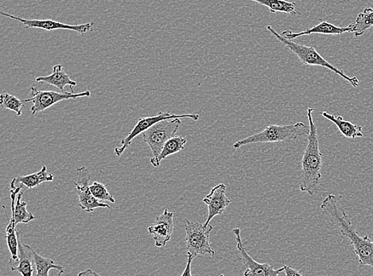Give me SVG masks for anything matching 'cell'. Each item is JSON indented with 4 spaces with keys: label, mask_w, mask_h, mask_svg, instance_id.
<instances>
[{
    "label": "cell",
    "mask_w": 373,
    "mask_h": 276,
    "mask_svg": "<svg viewBox=\"0 0 373 276\" xmlns=\"http://www.w3.org/2000/svg\"><path fill=\"white\" fill-rule=\"evenodd\" d=\"M78 181L75 182V191L78 192L80 209L92 212L98 208L112 209L109 205L101 203L91 192L89 183L91 175L88 169L80 168L78 170Z\"/></svg>",
    "instance_id": "cell-10"
},
{
    "label": "cell",
    "mask_w": 373,
    "mask_h": 276,
    "mask_svg": "<svg viewBox=\"0 0 373 276\" xmlns=\"http://www.w3.org/2000/svg\"><path fill=\"white\" fill-rule=\"evenodd\" d=\"M24 103L23 101H20L16 96L7 93H4L0 96V105L3 108L15 112L18 117L22 116V111L23 107H24Z\"/></svg>",
    "instance_id": "cell-25"
},
{
    "label": "cell",
    "mask_w": 373,
    "mask_h": 276,
    "mask_svg": "<svg viewBox=\"0 0 373 276\" xmlns=\"http://www.w3.org/2000/svg\"><path fill=\"white\" fill-rule=\"evenodd\" d=\"M226 188L224 183H220L202 200L203 203L208 205V217L204 223L206 226L211 224L214 217L223 215L227 207L231 204L232 200L225 194Z\"/></svg>",
    "instance_id": "cell-13"
},
{
    "label": "cell",
    "mask_w": 373,
    "mask_h": 276,
    "mask_svg": "<svg viewBox=\"0 0 373 276\" xmlns=\"http://www.w3.org/2000/svg\"><path fill=\"white\" fill-rule=\"evenodd\" d=\"M355 37L363 36L367 30L373 27V9L366 8L358 15L357 20L351 24Z\"/></svg>",
    "instance_id": "cell-22"
},
{
    "label": "cell",
    "mask_w": 373,
    "mask_h": 276,
    "mask_svg": "<svg viewBox=\"0 0 373 276\" xmlns=\"http://www.w3.org/2000/svg\"><path fill=\"white\" fill-rule=\"evenodd\" d=\"M321 208L330 218L331 223L339 229L344 237L351 241L360 266L373 268V240L367 235L363 238L360 237L346 212L338 205L335 195L328 194L323 201Z\"/></svg>",
    "instance_id": "cell-1"
},
{
    "label": "cell",
    "mask_w": 373,
    "mask_h": 276,
    "mask_svg": "<svg viewBox=\"0 0 373 276\" xmlns=\"http://www.w3.org/2000/svg\"><path fill=\"white\" fill-rule=\"evenodd\" d=\"M314 108L307 109V118L310 132L307 136V145L302 159V178L300 191L314 195L319 191V183L322 178L323 153L320 151L318 129L314 122Z\"/></svg>",
    "instance_id": "cell-2"
},
{
    "label": "cell",
    "mask_w": 373,
    "mask_h": 276,
    "mask_svg": "<svg viewBox=\"0 0 373 276\" xmlns=\"http://www.w3.org/2000/svg\"><path fill=\"white\" fill-rule=\"evenodd\" d=\"M182 124L180 118L164 119L151 126L149 129L142 133L143 139L147 143L153 153L150 164L155 168H159L158 159L165 143L176 136L179 126Z\"/></svg>",
    "instance_id": "cell-5"
},
{
    "label": "cell",
    "mask_w": 373,
    "mask_h": 276,
    "mask_svg": "<svg viewBox=\"0 0 373 276\" xmlns=\"http://www.w3.org/2000/svg\"><path fill=\"white\" fill-rule=\"evenodd\" d=\"M6 216L8 218V226L6 229V239L10 252L11 259L10 263L19 261V232L16 230L15 218L11 217L9 219L8 215L6 212Z\"/></svg>",
    "instance_id": "cell-19"
},
{
    "label": "cell",
    "mask_w": 373,
    "mask_h": 276,
    "mask_svg": "<svg viewBox=\"0 0 373 276\" xmlns=\"http://www.w3.org/2000/svg\"><path fill=\"white\" fill-rule=\"evenodd\" d=\"M232 232L235 235L237 249L239 252V254L241 256L244 266L246 268V271L244 273V275L278 276L285 275L283 273V266L281 268L276 270L268 263H260L255 261L248 254L246 249V244L243 243L241 229L235 228H233Z\"/></svg>",
    "instance_id": "cell-9"
},
{
    "label": "cell",
    "mask_w": 373,
    "mask_h": 276,
    "mask_svg": "<svg viewBox=\"0 0 373 276\" xmlns=\"http://www.w3.org/2000/svg\"><path fill=\"white\" fill-rule=\"evenodd\" d=\"M16 182L13 180V182L10 183V198H11V212L15 218V226L19 225V224H27L34 219V216L32 215V212H28L27 210V203L22 201V197L23 193H24V189L21 191L22 185L20 187H15Z\"/></svg>",
    "instance_id": "cell-14"
},
{
    "label": "cell",
    "mask_w": 373,
    "mask_h": 276,
    "mask_svg": "<svg viewBox=\"0 0 373 276\" xmlns=\"http://www.w3.org/2000/svg\"><path fill=\"white\" fill-rule=\"evenodd\" d=\"M267 30L273 34V36H275L279 42L283 43L286 48H288L293 52V53L298 57L302 65L328 68L331 71L337 73V75L348 80L353 87H358L359 80L357 77H349L343 71L338 70L337 68L326 61L314 47H307V45L294 43L293 41H291V40L284 38L282 34H279L277 31L274 30L272 26H267Z\"/></svg>",
    "instance_id": "cell-3"
},
{
    "label": "cell",
    "mask_w": 373,
    "mask_h": 276,
    "mask_svg": "<svg viewBox=\"0 0 373 276\" xmlns=\"http://www.w3.org/2000/svg\"><path fill=\"white\" fill-rule=\"evenodd\" d=\"M31 95V99L23 100V102H32L31 111L34 116L38 112L46 110L58 102L71 99L76 100L81 99V97H89L91 96V93L90 90L79 94L71 93H71H68V92L57 93L55 91H42L32 87Z\"/></svg>",
    "instance_id": "cell-7"
},
{
    "label": "cell",
    "mask_w": 373,
    "mask_h": 276,
    "mask_svg": "<svg viewBox=\"0 0 373 276\" xmlns=\"http://www.w3.org/2000/svg\"><path fill=\"white\" fill-rule=\"evenodd\" d=\"M0 14L8 17L13 20L19 21L25 26L26 29L38 28L48 31H53L56 30H68L76 31L84 36L87 32L92 31L93 22H86L84 24L80 25H69L64 24L61 22H57L52 20H25L20 18L15 15H10L8 13L0 11Z\"/></svg>",
    "instance_id": "cell-11"
},
{
    "label": "cell",
    "mask_w": 373,
    "mask_h": 276,
    "mask_svg": "<svg viewBox=\"0 0 373 276\" xmlns=\"http://www.w3.org/2000/svg\"><path fill=\"white\" fill-rule=\"evenodd\" d=\"M309 132H310V128L301 122L290 125L271 124L259 133L237 141L233 145V148L239 149L251 143L295 140L300 136H307Z\"/></svg>",
    "instance_id": "cell-4"
},
{
    "label": "cell",
    "mask_w": 373,
    "mask_h": 276,
    "mask_svg": "<svg viewBox=\"0 0 373 276\" xmlns=\"http://www.w3.org/2000/svg\"><path fill=\"white\" fill-rule=\"evenodd\" d=\"M185 228L188 255L194 259L199 256H215V251L211 244V233L213 229L211 224L206 226L205 224L186 221Z\"/></svg>",
    "instance_id": "cell-6"
},
{
    "label": "cell",
    "mask_w": 373,
    "mask_h": 276,
    "mask_svg": "<svg viewBox=\"0 0 373 276\" xmlns=\"http://www.w3.org/2000/svg\"><path fill=\"white\" fill-rule=\"evenodd\" d=\"M37 82H45L55 86V87L59 89L61 92H65L66 85L69 86L71 89V93H74L73 87L77 86L78 83L72 80L65 71H63L62 65H56L53 68V73L49 76L38 77L36 78Z\"/></svg>",
    "instance_id": "cell-17"
},
{
    "label": "cell",
    "mask_w": 373,
    "mask_h": 276,
    "mask_svg": "<svg viewBox=\"0 0 373 276\" xmlns=\"http://www.w3.org/2000/svg\"><path fill=\"white\" fill-rule=\"evenodd\" d=\"M252 1L265 6L270 9L272 14L277 13H288L293 15L300 14L295 8L296 3L286 1V0H252Z\"/></svg>",
    "instance_id": "cell-21"
},
{
    "label": "cell",
    "mask_w": 373,
    "mask_h": 276,
    "mask_svg": "<svg viewBox=\"0 0 373 276\" xmlns=\"http://www.w3.org/2000/svg\"><path fill=\"white\" fill-rule=\"evenodd\" d=\"M193 260H194L193 257H192L190 255H188V264H186V267L185 268V271H184V273L182 275L183 276L192 275V273H191V263H192V261H193Z\"/></svg>",
    "instance_id": "cell-28"
},
{
    "label": "cell",
    "mask_w": 373,
    "mask_h": 276,
    "mask_svg": "<svg viewBox=\"0 0 373 276\" xmlns=\"http://www.w3.org/2000/svg\"><path fill=\"white\" fill-rule=\"evenodd\" d=\"M321 114L324 118L333 122L339 129L341 133L348 139L356 140L357 138L364 136L363 126L348 122V120L344 119L342 117L336 116L335 114H330L326 112H321Z\"/></svg>",
    "instance_id": "cell-18"
},
{
    "label": "cell",
    "mask_w": 373,
    "mask_h": 276,
    "mask_svg": "<svg viewBox=\"0 0 373 276\" xmlns=\"http://www.w3.org/2000/svg\"><path fill=\"white\" fill-rule=\"evenodd\" d=\"M347 32L353 33V28L351 25L346 27H341L330 24V22L326 21H322L316 27L308 28L307 30L299 33H295L289 30L284 31L282 33V36L286 38L293 40L301 36H310L312 34H332V36H335V34H342Z\"/></svg>",
    "instance_id": "cell-15"
},
{
    "label": "cell",
    "mask_w": 373,
    "mask_h": 276,
    "mask_svg": "<svg viewBox=\"0 0 373 276\" xmlns=\"http://www.w3.org/2000/svg\"><path fill=\"white\" fill-rule=\"evenodd\" d=\"M54 175L48 174L46 166H43L42 170L36 172V173L26 176H19L18 177L14 178V180L16 183H21V185L24 187V189H27L36 187L43 182H52L54 180Z\"/></svg>",
    "instance_id": "cell-20"
},
{
    "label": "cell",
    "mask_w": 373,
    "mask_h": 276,
    "mask_svg": "<svg viewBox=\"0 0 373 276\" xmlns=\"http://www.w3.org/2000/svg\"><path fill=\"white\" fill-rule=\"evenodd\" d=\"M174 118H190L194 120H198L199 119L200 116L198 114L176 115L171 114L170 112H160L155 117L139 118L135 128L132 129L129 135L121 140V146L115 148V154L118 155V157H121L122 154H123L126 149L131 145L132 141L135 139L138 135L142 134L143 131L149 129L151 126L162 122V120Z\"/></svg>",
    "instance_id": "cell-8"
},
{
    "label": "cell",
    "mask_w": 373,
    "mask_h": 276,
    "mask_svg": "<svg viewBox=\"0 0 373 276\" xmlns=\"http://www.w3.org/2000/svg\"><path fill=\"white\" fill-rule=\"evenodd\" d=\"M19 261L17 266H10L11 271L17 272L22 276H32L36 268L33 249L28 245L22 243L20 233L19 232Z\"/></svg>",
    "instance_id": "cell-16"
},
{
    "label": "cell",
    "mask_w": 373,
    "mask_h": 276,
    "mask_svg": "<svg viewBox=\"0 0 373 276\" xmlns=\"http://www.w3.org/2000/svg\"><path fill=\"white\" fill-rule=\"evenodd\" d=\"M148 232L153 235L155 245L163 247L172 238L174 232V212L164 210L155 218V221L148 227Z\"/></svg>",
    "instance_id": "cell-12"
},
{
    "label": "cell",
    "mask_w": 373,
    "mask_h": 276,
    "mask_svg": "<svg viewBox=\"0 0 373 276\" xmlns=\"http://www.w3.org/2000/svg\"><path fill=\"white\" fill-rule=\"evenodd\" d=\"M90 187L92 194L101 203H104V201H109L111 203H115L113 195L108 192L106 185H104L101 182H94Z\"/></svg>",
    "instance_id": "cell-26"
},
{
    "label": "cell",
    "mask_w": 373,
    "mask_h": 276,
    "mask_svg": "<svg viewBox=\"0 0 373 276\" xmlns=\"http://www.w3.org/2000/svg\"><path fill=\"white\" fill-rule=\"evenodd\" d=\"M186 140L183 136H176L171 138L163 146L162 150L158 159V165L160 166L161 161L165 159L170 155L184 150Z\"/></svg>",
    "instance_id": "cell-24"
},
{
    "label": "cell",
    "mask_w": 373,
    "mask_h": 276,
    "mask_svg": "<svg viewBox=\"0 0 373 276\" xmlns=\"http://www.w3.org/2000/svg\"><path fill=\"white\" fill-rule=\"evenodd\" d=\"M34 263H36L37 276H49L50 270L55 269L59 275L64 273V269L60 266H57L50 259L43 257L33 250Z\"/></svg>",
    "instance_id": "cell-23"
},
{
    "label": "cell",
    "mask_w": 373,
    "mask_h": 276,
    "mask_svg": "<svg viewBox=\"0 0 373 276\" xmlns=\"http://www.w3.org/2000/svg\"><path fill=\"white\" fill-rule=\"evenodd\" d=\"M283 268H284V274L286 275H288V276H296V275L302 276L303 275L300 272L297 271V270L294 269L293 268H291L290 266H283Z\"/></svg>",
    "instance_id": "cell-27"
}]
</instances>
